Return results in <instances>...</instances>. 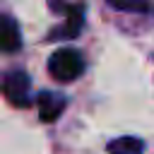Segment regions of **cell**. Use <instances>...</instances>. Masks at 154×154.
Here are the masks:
<instances>
[{
  "mask_svg": "<svg viewBox=\"0 0 154 154\" xmlns=\"http://www.w3.org/2000/svg\"><path fill=\"white\" fill-rule=\"evenodd\" d=\"M19 46H22L19 24H17L10 14H0V51L14 53Z\"/></svg>",
  "mask_w": 154,
  "mask_h": 154,
  "instance_id": "obj_4",
  "label": "cell"
},
{
  "mask_svg": "<svg viewBox=\"0 0 154 154\" xmlns=\"http://www.w3.org/2000/svg\"><path fill=\"white\" fill-rule=\"evenodd\" d=\"M0 91L17 108L31 106V82H29V75L22 70H7L0 77Z\"/></svg>",
  "mask_w": 154,
  "mask_h": 154,
  "instance_id": "obj_2",
  "label": "cell"
},
{
  "mask_svg": "<svg viewBox=\"0 0 154 154\" xmlns=\"http://www.w3.org/2000/svg\"><path fill=\"white\" fill-rule=\"evenodd\" d=\"M108 154H142L144 152V142L140 137H118V140H111L108 142Z\"/></svg>",
  "mask_w": 154,
  "mask_h": 154,
  "instance_id": "obj_5",
  "label": "cell"
},
{
  "mask_svg": "<svg viewBox=\"0 0 154 154\" xmlns=\"http://www.w3.org/2000/svg\"><path fill=\"white\" fill-rule=\"evenodd\" d=\"M79 26H82V7L72 5V7H67V22L63 24V31L53 34V38L55 36L58 38H72L79 34Z\"/></svg>",
  "mask_w": 154,
  "mask_h": 154,
  "instance_id": "obj_6",
  "label": "cell"
},
{
  "mask_svg": "<svg viewBox=\"0 0 154 154\" xmlns=\"http://www.w3.org/2000/svg\"><path fill=\"white\" fill-rule=\"evenodd\" d=\"M48 72L58 82H72L84 72V58L75 48H58L48 58Z\"/></svg>",
  "mask_w": 154,
  "mask_h": 154,
  "instance_id": "obj_1",
  "label": "cell"
},
{
  "mask_svg": "<svg viewBox=\"0 0 154 154\" xmlns=\"http://www.w3.org/2000/svg\"><path fill=\"white\" fill-rule=\"evenodd\" d=\"M108 5H113L116 10H123V12H147L149 10V0H108Z\"/></svg>",
  "mask_w": 154,
  "mask_h": 154,
  "instance_id": "obj_7",
  "label": "cell"
},
{
  "mask_svg": "<svg viewBox=\"0 0 154 154\" xmlns=\"http://www.w3.org/2000/svg\"><path fill=\"white\" fill-rule=\"evenodd\" d=\"M36 106H38V118L43 123H51V120H55L63 113L65 99L60 94H53V91H41L36 96Z\"/></svg>",
  "mask_w": 154,
  "mask_h": 154,
  "instance_id": "obj_3",
  "label": "cell"
}]
</instances>
